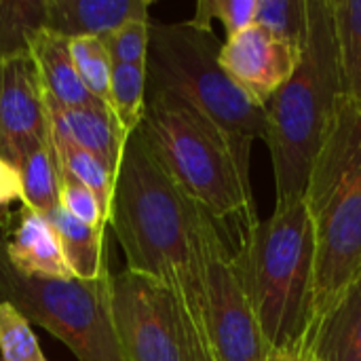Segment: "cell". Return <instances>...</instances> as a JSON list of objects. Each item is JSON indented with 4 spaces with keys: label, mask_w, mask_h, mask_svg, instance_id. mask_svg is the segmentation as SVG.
<instances>
[{
    "label": "cell",
    "mask_w": 361,
    "mask_h": 361,
    "mask_svg": "<svg viewBox=\"0 0 361 361\" xmlns=\"http://www.w3.org/2000/svg\"><path fill=\"white\" fill-rule=\"evenodd\" d=\"M108 224L123 247L127 269L176 296L212 357L205 326V245L216 222L176 186L140 129L125 144Z\"/></svg>",
    "instance_id": "6da1fadb"
},
{
    "label": "cell",
    "mask_w": 361,
    "mask_h": 361,
    "mask_svg": "<svg viewBox=\"0 0 361 361\" xmlns=\"http://www.w3.org/2000/svg\"><path fill=\"white\" fill-rule=\"evenodd\" d=\"M231 262L269 345L281 357L305 349L315 322V235L305 197L275 201Z\"/></svg>",
    "instance_id": "7a4b0ae2"
},
{
    "label": "cell",
    "mask_w": 361,
    "mask_h": 361,
    "mask_svg": "<svg viewBox=\"0 0 361 361\" xmlns=\"http://www.w3.org/2000/svg\"><path fill=\"white\" fill-rule=\"evenodd\" d=\"M309 40L294 76L267 102L264 142L271 150L277 201L305 197L315 157L343 93L332 0H309Z\"/></svg>",
    "instance_id": "3957f363"
},
{
    "label": "cell",
    "mask_w": 361,
    "mask_h": 361,
    "mask_svg": "<svg viewBox=\"0 0 361 361\" xmlns=\"http://www.w3.org/2000/svg\"><path fill=\"white\" fill-rule=\"evenodd\" d=\"M137 129L176 186L220 231L237 224L243 237L258 222L252 182L241 176L224 135L197 110L171 93L148 87Z\"/></svg>",
    "instance_id": "277c9868"
},
{
    "label": "cell",
    "mask_w": 361,
    "mask_h": 361,
    "mask_svg": "<svg viewBox=\"0 0 361 361\" xmlns=\"http://www.w3.org/2000/svg\"><path fill=\"white\" fill-rule=\"evenodd\" d=\"M305 205L315 235L317 319L361 275V112L345 97L311 167Z\"/></svg>",
    "instance_id": "5b68a950"
},
{
    "label": "cell",
    "mask_w": 361,
    "mask_h": 361,
    "mask_svg": "<svg viewBox=\"0 0 361 361\" xmlns=\"http://www.w3.org/2000/svg\"><path fill=\"white\" fill-rule=\"evenodd\" d=\"M222 42L188 21H150L148 87L171 93L207 118L228 142L237 167L250 180L252 144L267 131V112L220 66Z\"/></svg>",
    "instance_id": "8992f818"
},
{
    "label": "cell",
    "mask_w": 361,
    "mask_h": 361,
    "mask_svg": "<svg viewBox=\"0 0 361 361\" xmlns=\"http://www.w3.org/2000/svg\"><path fill=\"white\" fill-rule=\"evenodd\" d=\"M110 275L95 281L19 275L4 254L0 212V302L51 332L78 361H127L110 309Z\"/></svg>",
    "instance_id": "52a82bcc"
},
{
    "label": "cell",
    "mask_w": 361,
    "mask_h": 361,
    "mask_svg": "<svg viewBox=\"0 0 361 361\" xmlns=\"http://www.w3.org/2000/svg\"><path fill=\"white\" fill-rule=\"evenodd\" d=\"M110 309L127 361H212L176 296L154 279L129 269L110 275Z\"/></svg>",
    "instance_id": "ba28073f"
},
{
    "label": "cell",
    "mask_w": 361,
    "mask_h": 361,
    "mask_svg": "<svg viewBox=\"0 0 361 361\" xmlns=\"http://www.w3.org/2000/svg\"><path fill=\"white\" fill-rule=\"evenodd\" d=\"M205 326L214 361L281 360L256 322L218 224L205 245Z\"/></svg>",
    "instance_id": "9c48e42d"
},
{
    "label": "cell",
    "mask_w": 361,
    "mask_h": 361,
    "mask_svg": "<svg viewBox=\"0 0 361 361\" xmlns=\"http://www.w3.org/2000/svg\"><path fill=\"white\" fill-rule=\"evenodd\" d=\"M300 59L302 51L258 23L228 36L220 49L224 72L262 108L294 76Z\"/></svg>",
    "instance_id": "30bf717a"
},
{
    "label": "cell",
    "mask_w": 361,
    "mask_h": 361,
    "mask_svg": "<svg viewBox=\"0 0 361 361\" xmlns=\"http://www.w3.org/2000/svg\"><path fill=\"white\" fill-rule=\"evenodd\" d=\"M51 137L47 95L30 55L0 61V157L13 165L21 152Z\"/></svg>",
    "instance_id": "8fae6325"
},
{
    "label": "cell",
    "mask_w": 361,
    "mask_h": 361,
    "mask_svg": "<svg viewBox=\"0 0 361 361\" xmlns=\"http://www.w3.org/2000/svg\"><path fill=\"white\" fill-rule=\"evenodd\" d=\"M6 220L8 212H2L4 254L19 275L38 279H74L63 258L59 235L49 218L21 205L13 228Z\"/></svg>",
    "instance_id": "7c38bea8"
},
{
    "label": "cell",
    "mask_w": 361,
    "mask_h": 361,
    "mask_svg": "<svg viewBox=\"0 0 361 361\" xmlns=\"http://www.w3.org/2000/svg\"><path fill=\"white\" fill-rule=\"evenodd\" d=\"M51 127L95 154L114 176L118 173L129 135L123 131L110 106L97 102L82 108H66L47 97Z\"/></svg>",
    "instance_id": "4fadbf2b"
},
{
    "label": "cell",
    "mask_w": 361,
    "mask_h": 361,
    "mask_svg": "<svg viewBox=\"0 0 361 361\" xmlns=\"http://www.w3.org/2000/svg\"><path fill=\"white\" fill-rule=\"evenodd\" d=\"M148 0H47V30L63 38H106L133 19L148 17Z\"/></svg>",
    "instance_id": "5bb4252c"
},
{
    "label": "cell",
    "mask_w": 361,
    "mask_h": 361,
    "mask_svg": "<svg viewBox=\"0 0 361 361\" xmlns=\"http://www.w3.org/2000/svg\"><path fill=\"white\" fill-rule=\"evenodd\" d=\"M307 347L319 361H361V275L315 319Z\"/></svg>",
    "instance_id": "9a60e30c"
},
{
    "label": "cell",
    "mask_w": 361,
    "mask_h": 361,
    "mask_svg": "<svg viewBox=\"0 0 361 361\" xmlns=\"http://www.w3.org/2000/svg\"><path fill=\"white\" fill-rule=\"evenodd\" d=\"M27 55L32 57L44 95L51 102L66 108H82L99 102L80 82L72 61L68 38L44 27L32 38Z\"/></svg>",
    "instance_id": "2e32d148"
},
{
    "label": "cell",
    "mask_w": 361,
    "mask_h": 361,
    "mask_svg": "<svg viewBox=\"0 0 361 361\" xmlns=\"http://www.w3.org/2000/svg\"><path fill=\"white\" fill-rule=\"evenodd\" d=\"M21 178V205L49 218L59 203V161L51 137L27 146L15 163Z\"/></svg>",
    "instance_id": "e0dca14e"
},
{
    "label": "cell",
    "mask_w": 361,
    "mask_h": 361,
    "mask_svg": "<svg viewBox=\"0 0 361 361\" xmlns=\"http://www.w3.org/2000/svg\"><path fill=\"white\" fill-rule=\"evenodd\" d=\"M49 220L59 235L61 252L74 279L95 281L110 273L104 256V228H93L76 220L63 207L51 214Z\"/></svg>",
    "instance_id": "ac0fdd59"
},
{
    "label": "cell",
    "mask_w": 361,
    "mask_h": 361,
    "mask_svg": "<svg viewBox=\"0 0 361 361\" xmlns=\"http://www.w3.org/2000/svg\"><path fill=\"white\" fill-rule=\"evenodd\" d=\"M332 21L343 93L361 112V0H332Z\"/></svg>",
    "instance_id": "d6986e66"
},
{
    "label": "cell",
    "mask_w": 361,
    "mask_h": 361,
    "mask_svg": "<svg viewBox=\"0 0 361 361\" xmlns=\"http://www.w3.org/2000/svg\"><path fill=\"white\" fill-rule=\"evenodd\" d=\"M51 142L57 154L59 165L70 171L74 178H78L85 186L93 190V195L99 199L106 216H110V203H112V192H114V182L116 176L89 150L72 142L68 135L55 131L51 127Z\"/></svg>",
    "instance_id": "ffe728a7"
},
{
    "label": "cell",
    "mask_w": 361,
    "mask_h": 361,
    "mask_svg": "<svg viewBox=\"0 0 361 361\" xmlns=\"http://www.w3.org/2000/svg\"><path fill=\"white\" fill-rule=\"evenodd\" d=\"M47 27V0H0V61L27 55L32 38Z\"/></svg>",
    "instance_id": "44dd1931"
},
{
    "label": "cell",
    "mask_w": 361,
    "mask_h": 361,
    "mask_svg": "<svg viewBox=\"0 0 361 361\" xmlns=\"http://www.w3.org/2000/svg\"><path fill=\"white\" fill-rule=\"evenodd\" d=\"M146 91H148L146 66L114 63L112 85H110V108L127 135H131L142 123L144 108H146Z\"/></svg>",
    "instance_id": "7402d4cb"
},
{
    "label": "cell",
    "mask_w": 361,
    "mask_h": 361,
    "mask_svg": "<svg viewBox=\"0 0 361 361\" xmlns=\"http://www.w3.org/2000/svg\"><path fill=\"white\" fill-rule=\"evenodd\" d=\"M70 53H72L74 68L85 89L95 99L110 106V85H112L114 61L106 49L104 38H93V36L70 38Z\"/></svg>",
    "instance_id": "603a6c76"
},
{
    "label": "cell",
    "mask_w": 361,
    "mask_h": 361,
    "mask_svg": "<svg viewBox=\"0 0 361 361\" xmlns=\"http://www.w3.org/2000/svg\"><path fill=\"white\" fill-rule=\"evenodd\" d=\"M254 23L302 51L309 40V0H258Z\"/></svg>",
    "instance_id": "cb8c5ba5"
},
{
    "label": "cell",
    "mask_w": 361,
    "mask_h": 361,
    "mask_svg": "<svg viewBox=\"0 0 361 361\" xmlns=\"http://www.w3.org/2000/svg\"><path fill=\"white\" fill-rule=\"evenodd\" d=\"M0 355L2 361H47L30 319L11 302H0Z\"/></svg>",
    "instance_id": "d4e9b609"
},
{
    "label": "cell",
    "mask_w": 361,
    "mask_h": 361,
    "mask_svg": "<svg viewBox=\"0 0 361 361\" xmlns=\"http://www.w3.org/2000/svg\"><path fill=\"white\" fill-rule=\"evenodd\" d=\"M258 0H199L190 25L203 32H214L212 23L220 21L228 36L254 25ZM226 36V38H228Z\"/></svg>",
    "instance_id": "484cf974"
},
{
    "label": "cell",
    "mask_w": 361,
    "mask_h": 361,
    "mask_svg": "<svg viewBox=\"0 0 361 361\" xmlns=\"http://www.w3.org/2000/svg\"><path fill=\"white\" fill-rule=\"evenodd\" d=\"M59 203L70 216L93 228H106L108 224V216L99 199L93 195V190L85 186L78 178H74L70 171H66L61 165H59Z\"/></svg>",
    "instance_id": "4316f807"
},
{
    "label": "cell",
    "mask_w": 361,
    "mask_h": 361,
    "mask_svg": "<svg viewBox=\"0 0 361 361\" xmlns=\"http://www.w3.org/2000/svg\"><path fill=\"white\" fill-rule=\"evenodd\" d=\"M114 63L146 66L150 49V19H133L104 38Z\"/></svg>",
    "instance_id": "83f0119b"
},
{
    "label": "cell",
    "mask_w": 361,
    "mask_h": 361,
    "mask_svg": "<svg viewBox=\"0 0 361 361\" xmlns=\"http://www.w3.org/2000/svg\"><path fill=\"white\" fill-rule=\"evenodd\" d=\"M21 178L17 167L0 157V212H6L15 201L21 203Z\"/></svg>",
    "instance_id": "f1b7e54d"
},
{
    "label": "cell",
    "mask_w": 361,
    "mask_h": 361,
    "mask_svg": "<svg viewBox=\"0 0 361 361\" xmlns=\"http://www.w3.org/2000/svg\"><path fill=\"white\" fill-rule=\"evenodd\" d=\"M279 361H319V360L313 355V351H311L309 347H305V349H300V351H294V353H290V355L281 357Z\"/></svg>",
    "instance_id": "f546056e"
}]
</instances>
